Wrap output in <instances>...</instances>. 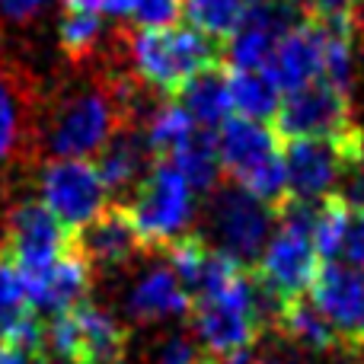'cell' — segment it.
Here are the masks:
<instances>
[{"label":"cell","instance_id":"1","mask_svg":"<svg viewBox=\"0 0 364 364\" xmlns=\"http://www.w3.org/2000/svg\"><path fill=\"white\" fill-rule=\"evenodd\" d=\"M188 314L201 352L218 361L246 358L269 329L250 269L208 294H195Z\"/></svg>","mask_w":364,"mask_h":364},{"label":"cell","instance_id":"2","mask_svg":"<svg viewBox=\"0 0 364 364\" xmlns=\"http://www.w3.org/2000/svg\"><path fill=\"white\" fill-rule=\"evenodd\" d=\"M128 48L147 87L176 96L198 70L224 64L227 42H218L192 26H141Z\"/></svg>","mask_w":364,"mask_h":364},{"label":"cell","instance_id":"3","mask_svg":"<svg viewBox=\"0 0 364 364\" xmlns=\"http://www.w3.org/2000/svg\"><path fill=\"white\" fill-rule=\"evenodd\" d=\"M138 115V96L128 80L87 90L58 106L48 128V144L55 157H87L96 154L122 125Z\"/></svg>","mask_w":364,"mask_h":364},{"label":"cell","instance_id":"4","mask_svg":"<svg viewBox=\"0 0 364 364\" xmlns=\"http://www.w3.org/2000/svg\"><path fill=\"white\" fill-rule=\"evenodd\" d=\"M218 160L220 173L233 179V186L246 188L252 198L265 201L275 211L288 198V176H284L282 144L275 132L262 122L230 115L218 125Z\"/></svg>","mask_w":364,"mask_h":364},{"label":"cell","instance_id":"5","mask_svg":"<svg viewBox=\"0 0 364 364\" xmlns=\"http://www.w3.org/2000/svg\"><path fill=\"white\" fill-rule=\"evenodd\" d=\"M288 176V198L320 201L336 192L352 166L364 164V128L355 125L336 138H291L278 141Z\"/></svg>","mask_w":364,"mask_h":364},{"label":"cell","instance_id":"6","mask_svg":"<svg viewBox=\"0 0 364 364\" xmlns=\"http://www.w3.org/2000/svg\"><path fill=\"white\" fill-rule=\"evenodd\" d=\"M125 208L138 227L144 250H164L192 224L195 192L170 160H157L151 173L138 182L132 205Z\"/></svg>","mask_w":364,"mask_h":364},{"label":"cell","instance_id":"7","mask_svg":"<svg viewBox=\"0 0 364 364\" xmlns=\"http://www.w3.org/2000/svg\"><path fill=\"white\" fill-rule=\"evenodd\" d=\"M45 346L68 364H125L128 333L109 310L80 301L51 316Z\"/></svg>","mask_w":364,"mask_h":364},{"label":"cell","instance_id":"8","mask_svg":"<svg viewBox=\"0 0 364 364\" xmlns=\"http://www.w3.org/2000/svg\"><path fill=\"white\" fill-rule=\"evenodd\" d=\"M275 230V211L265 201L252 198L246 188L227 186L214 188L211 208H208V233L214 237V250L227 252L240 265L252 269L262 256Z\"/></svg>","mask_w":364,"mask_h":364},{"label":"cell","instance_id":"9","mask_svg":"<svg viewBox=\"0 0 364 364\" xmlns=\"http://www.w3.org/2000/svg\"><path fill=\"white\" fill-rule=\"evenodd\" d=\"M355 125L358 122L352 115V100L323 77L291 90V93H282V102L272 115V132L278 141L336 138Z\"/></svg>","mask_w":364,"mask_h":364},{"label":"cell","instance_id":"10","mask_svg":"<svg viewBox=\"0 0 364 364\" xmlns=\"http://www.w3.org/2000/svg\"><path fill=\"white\" fill-rule=\"evenodd\" d=\"M106 192L96 164L83 157H61L42 173V205L70 230L106 208Z\"/></svg>","mask_w":364,"mask_h":364},{"label":"cell","instance_id":"11","mask_svg":"<svg viewBox=\"0 0 364 364\" xmlns=\"http://www.w3.org/2000/svg\"><path fill=\"white\" fill-rule=\"evenodd\" d=\"M310 301L339 336L342 352L358 355L364 348V269L342 262L323 265L310 288Z\"/></svg>","mask_w":364,"mask_h":364},{"label":"cell","instance_id":"12","mask_svg":"<svg viewBox=\"0 0 364 364\" xmlns=\"http://www.w3.org/2000/svg\"><path fill=\"white\" fill-rule=\"evenodd\" d=\"M70 246V237L64 224L42 205V201H23L10 218L4 250L13 256V262L23 269V275H36L45 265H51Z\"/></svg>","mask_w":364,"mask_h":364},{"label":"cell","instance_id":"13","mask_svg":"<svg viewBox=\"0 0 364 364\" xmlns=\"http://www.w3.org/2000/svg\"><path fill=\"white\" fill-rule=\"evenodd\" d=\"M70 243L87 259L90 269H119V265L132 262L138 252H144L138 227L125 205H106L96 218L77 227Z\"/></svg>","mask_w":364,"mask_h":364},{"label":"cell","instance_id":"14","mask_svg":"<svg viewBox=\"0 0 364 364\" xmlns=\"http://www.w3.org/2000/svg\"><path fill=\"white\" fill-rule=\"evenodd\" d=\"M269 77L278 83L282 93L304 87V83L316 80L323 70V32L320 23L314 19H301L291 26L282 38H278L275 51L269 61Z\"/></svg>","mask_w":364,"mask_h":364},{"label":"cell","instance_id":"15","mask_svg":"<svg viewBox=\"0 0 364 364\" xmlns=\"http://www.w3.org/2000/svg\"><path fill=\"white\" fill-rule=\"evenodd\" d=\"M26 288H29L32 307L55 316L87 297L90 265H87V259L74 250V243H70L51 265H45L36 275H26Z\"/></svg>","mask_w":364,"mask_h":364},{"label":"cell","instance_id":"16","mask_svg":"<svg viewBox=\"0 0 364 364\" xmlns=\"http://www.w3.org/2000/svg\"><path fill=\"white\" fill-rule=\"evenodd\" d=\"M192 307V294L186 284L176 278L170 265H154L134 282L132 294H128V314L138 323H157L173 320V316H186Z\"/></svg>","mask_w":364,"mask_h":364},{"label":"cell","instance_id":"17","mask_svg":"<svg viewBox=\"0 0 364 364\" xmlns=\"http://www.w3.org/2000/svg\"><path fill=\"white\" fill-rule=\"evenodd\" d=\"M157 164L151 144H147V134L138 132L134 125H122L106 144L100 147V170L106 188L122 192L128 186H138L141 179L151 173V166Z\"/></svg>","mask_w":364,"mask_h":364},{"label":"cell","instance_id":"18","mask_svg":"<svg viewBox=\"0 0 364 364\" xmlns=\"http://www.w3.org/2000/svg\"><path fill=\"white\" fill-rule=\"evenodd\" d=\"M272 333L282 336L284 342L304 348L310 355H342V342L333 333V326L326 323V316L316 310L314 301L307 297H297L288 301L278 316L272 320Z\"/></svg>","mask_w":364,"mask_h":364},{"label":"cell","instance_id":"19","mask_svg":"<svg viewBox=\"0 0 364 364\" xmlns=\"http://www.w3.org/2000/svg\"><path fill=\"white\" fill-rule=\"evenodd\" d=\"M173 100L186 109V115L198 128H218L224 119H230V87H227V70L208 68L198 70L192 80H186V87L179 90Z\"/></svg>","mask_w":364,"mask_h":364},{"label":"cell","instance_id":"20","mask_svg":"<svg viewBox=\"0 0 364 364\" xmlns=\"http://www.w3.org/2000/svg\"><path fill=\"white\" fill-rule=\"evenodd\" d=\"M227 87H230V106L237 109V115L252 122H272L282 102V90L269 77V70L227 68Z\"/></svg>","mask_w":364,"mask_h":364},{"label":"cell","instance_id":"21","mask_svg":"<svg viewBox=\"0 0 364 364\" xmlns=\"http://www.w3.org/2000/svg\"><path fill=\"white\" fill-rule=\"evenodd\" d=\"M170 164L186 176L192 192H214L220 179V160H218V138L211 128H195V134L170 157Z\"/></svg>","mask_w":364,"mask_h":364},{"label":"cell","instance_id":"22","mask_svg":"<svg viewBox=\"0 0 364 364\" xmlns=\"http://www.w3.org/2000/svg\"><path fill=\"white\" fill-rule=\"evenodd\" d=\"M195 128H198V125L188 119L186 109H182L179 102H164V106L151 115L144 134H147V144H151L154 157H157V160H170L173 154H176L179 147L195 134Z\"/></svg>","mask_w":364,"mask_h":364},{"label":"cell","instance_id":"23","mask_svg":"<svg viewBox=\"0 0 364 364\" xmlns=\"http://www.w3.org/2000/svg\"><path fill=\"white\" fill-rule=\"evenodd\" d=\"M348 224H352V211L339 195H326L316 201V218H314V246L320 259L336 262L342 256V246L348 237Z\"/></svg>","mask_w":364,"mask_h":364},{"label":"cell","instance_id":"24","mask_svg":"<svg viewBox=\"0 0 364 364\" xmlns=\"http://www.w3.org/2000/svg\"><path fill=\"white\" fill-rule=\"evenodd\" d=\"M188 26L205 36L227 42L237 32L240 16H243V0H186L182 6Z\"/></svg>","mask_w":364,"mask_h":364},{"label":"cell","instance_id":"25","mask_svg":"<svg viewBox=\"0 0 364 364\" xmlns=\"http://www.w3.org/2000/svg\"><path fill=\"white\" fill-rule=\"evenodd\" d=\"M26 132V102L19 83L0 64V160H6L19 147Z\"/></svg>","mask_w":364,"mask_h":364},{"label":"cell","instance_id":"26","mask_svg":"<svg viewBox=\"0 0 364 364\" xmlns=\"http://www.w3.org/2000/svg\"><path fill=\"white\" fill-rule=\"evenodd\" d=\"M58 36L70 58H87L102 38V16L93 10H68Z\"/></svg>","mask_w":364,"mask_h":364},{"label":"cell","instance_id":"27","mask_svg":"<svg viewBox=\"0 0 364 364\" xmlns=\"http://www.w3.org/2000/svg\"><path fill=\"white\" fill-rule=\"evenodd\" d=\"M186 0H138L134 4V19L138 26H173L182 16Z\"/></svg>","mask_w":364,"mask_h":364},{"label":"cell","instance_id":"28","mask_svg":"<svg viewBox=\"0 0 364 364\" xmlns=\"http://www.w3.org/2000/svg\"><path fill=\"white\" fill-rule=\"evenodd\" d=\"M205 358L208 355L201 352V346L188 336H170L157 348V364H201Z\"/></svg>","mask_w":364,"mask_h":364},{"label":"cell","instance_id":"29","mask_svg":"<svg viewBox=\"0 0 364 364\" xmlns=\"http://www.w3.org/2000/svg\"><path fill=\"white\" fill-rule=\"evenodd\" d=\"M364 0H301L304 19H339L358 16V6Z\"/></svg>","mask_w":364,"mask_h":364},{"label":"cell","instance_id":"30","mask_svg":"<svg viewBox=\"0 0 364 364\" xmlns=\"http://www.w3.org/2000/svg\"><path fill=\"white\" fill-rule=\"evenodd\" d=\"M342 256L348 259V265H358V269H364V211L352 214L346 246H342Z\"/></svg>","mask_w":364,"mask_h":364},{"label":"cell","instance_id":"31","mask_svg":"<svg viewBox=\"0 0 364 364\" xmlns=\"http://www.w3.org/2000/svg\"><path fill=\"white\" fill-rule=\"evenodd\" d=\"M42 6H45V0H0V13H4L6 19H16V23L32 19Z\"/></svg>","mask_w":364,"mask_h":364},{"label":"cell","instance_id":"32","mask_svg":"<svg viewBox=\"0 0 364 364\" xmlns=\"http://www.w3.org/2000/svg\"><path fill=\"white\" fill-rule=\"evenodd\" d=\"M138 0H102V10L106 13H115V16H125V13L134 10Z\"/></svg>","mask_w":364,"mask_h":364},{"label":"cell","instance_id":"33","mask_svg":"<svg viewBox=\"0 0 364 364\" xmlns=\"http://www.w3.org/2000/svg\"><path fill=\"white\" fill-rule=\"evenodd\" d=\"M68 10H93V13H102V0H64Z\"/></svg>","mask_w":364,"mask_h":364},{"label":"cell","instance_id":"34","mask_svg":"<svg viewBox=\"0 0 364 364\" xmlns=\"http://www.w3.org/2000/svg\"><path fill=\"white\" fill-rule=\"evenodd\" d=\"M256 364H297V361H288V358H262V361H256Z\"/></svg>","mask_w":364,"mask_h":364},{"label":"cell","instance_id":"35","mask_svg":"<svg viewBox=\"0 0 364 364\" xmlns=\"http://www.w3.org/2000/svg\"><path fill=\"white\" fill-rule=\"evenodd\" d=\"M246 358H237V361H218V358H205L201 364H243Z\"/></svg>","mask_w":364,"mask_h":364},{"label":"cell","instance_id":"36","mask_svg":"<svg viewBox=\"0 0 364 364\" xmlns=\"http://www.w3.org/2000/svg\"><path fill=\"white\" fill-rule=\"evenodd\" d=\"M36 364H48V361H45V355H38V358H36Z\"/></svg>","mask_w":364,"mask_h":364},{"label":"cell","instance_id":"37","mask_svg":"<svg viewBox=\"0 0 364 364\" xmlns=\"http://www.w3.org/2000/svg\"><path fill=\"white\" fill-rule=\"evenodd\" d=\"M288 4H294V6H297V10H301V0H288Z\"/></svg>","mask_w":364,"mask_h":364}]
</instances>
